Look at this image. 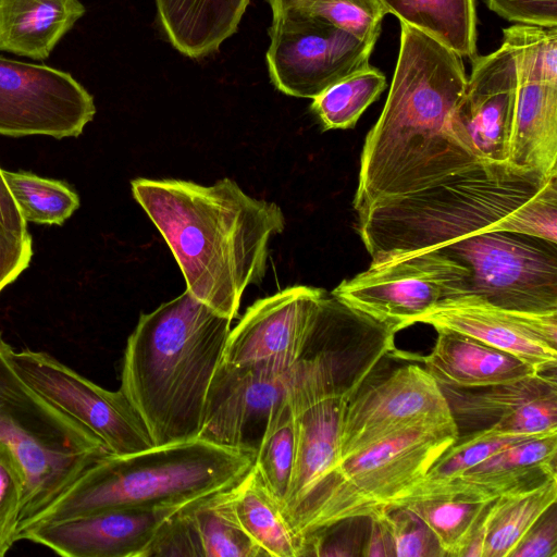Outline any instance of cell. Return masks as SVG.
Here are the masks:
<instances>
[{
  "label": "cell",
  "instance_id": "30",
  "mask_svg": "<svg viewBox=\"0 0 557 557\" xmlns=\"http://www.w3.org/2000/svg\"><path fill=\"white\" fill-rule=\"evenodd\" d=\"M385 87V75L379 69L369 65L313 98L311 111L324 131L352 128Z\"/></svg>",
  "mask_w": 557,
  "mask_h": 557
},
{
  "label": "cell",
  "instance_id": "31",
  "mask_svg": "<svg viewBox=\"0 0 557 557\" xmlns=\"http://www.w3.org/2000/svg\"><path fill=\"white\" fill-rule=\"evenodd\" d=\"M296 435V419L286 395L273 410L255 458L263 482L282 506L293 476Z\"/></svg>",
  "mask_w": 557,
  "mask_h": 557
},
{
  "label": "cell",
  "instance_id": "34",
  "mask_svg": "<svg viewBox=\"0 0 557 557\" xmlns=\"http://www.w3.org/2000/svg\"><path fill=\"white\" fill-rule=\"evenodd\" d=\"M296 7L373 46L386 15L379 0H302Z\"/></svg>",
  "mask_w": 557,
  "mask_h": 557
},
{
  "label": "cell",
  "instance_id": "40",
  "mask_svg": "<svg viewBox=\"0 0 557 557\" xmlns=\"http://www.w3.org/2000/svg\"><path fill=\"white\" fill-rule=\"evenodd\" d=\"M504 20L522 25L557 26V0H484Z\"/></svg>",
  "mask_w": 557,
  "mask_h": 557
},
{
  "label": "cell",
  "instance_id": "3",
  "mask_svg": "<svg viewBox=\"0 0 557 557\" xmlns=\"http://www.w3.org/2000/svg\"><path fill=\"white\" fill-rule=\"evenodd\" d=\"M232 321L187 289L140 314L125 346L120 389L153 445L198 437Z\"/></svg>",
  "mask_w": 557,
  "mask_h": 557
},
{
  "label": "cell",
  "instance_id": "28",
  "mask_svg": "<svg viewBox=\"0 0 557 557\" xmlns=\"http://www.w3.org/2000/svg\"><path fill=\"white\" fill-rule=\"evenodd\" d=\"M234 487L205 496L185 506L199 539L202 557L267 556L245 531L236 515Z\"/></svg>",
  "mask_w": 557,
  "mask_h": 557
},
{
  "label": "cell",
  "instance_id": "37",
  "mask_svg": "<svg viewBox=\"0 0 557 557\" xmlns=\"http://www.w3.org/2000/svg\"><path fill=\"white\" fill-rule=\"evenodd\" d=\"M24 484L11 455L0 447V557L17 541Z\"/></svg>",
  "mask_w": 557,
  "mask_h": 557
},
{
  "label": "cell",
  "instance_id": "6",
  "mask_svg": "<svg viewBox=\"0 0 557 557\" xmlns=\"http://www.w3.org/2000/svg\"><path fill=\"white\" fill-rule=\"evenodd\" d=\"M255 458L251 451L200 437L127 455L108 454L20 530L109 509L185 506L234 487Z\"/></svg>",
  "mask_w": 557,
  "mask_h": 557
},
{
  "label": "cell",
  "instance_id": "39",
  "mask_svg": "<svg viewBox=\"0 0 557 557\" xmlns=\"http://www.w3.org/2000/svg\"><path fill=\"white\" fill-rule=\"evenodd\" d=\"M186 506V505H185ZM185 506L171 515L158 529L141 557L201 556L202 549Z\"/></svg>",
  "mask_w": 557,
  "mask_h": 557
},
{
  "label": "cell",
  "instance_id": "33",
  "mask_svg": "<svg viewBox=\"0 0 557 557\" xmlns=\"http://www.w3.org/2000/svg\"><path fill=\"white\" fill-rule=\"evenodd\" d=\"M491 502L440 498L420 500L405 507L430 528L445 557H460Z\"/></svg>",
  "mask_w": 557,
  "mask_h": 557
},
{
  "label": "cell",
  "instance_id": "16",
  "mask_svg": "<svg viewBox=\"0 0 557 557\" xmlns=\"http://www.w3.org/2000/svg\"><path fill=\"white\" fill-rule=\"evenodd\" d=\"M471 61V73L454 114L455 135L478 160L508 162L518 94L515 55L502 44Z\"/></svg>",
  "mask_w": 557,
  "mask_h": 557
},
{
  "label": "cell",
  "instance_id": "8",
  "mask_svg": "<svg viewBox=\"0 0 557 557\" xmlns=\"http://www.w3.org/2000/svg\"><path fill=\"white\" fill-rule=\"evenodd\" d=\"M459 434L456 422L416 426L342 460L290 517L293 529L302 542L336 523L395 508Z\"/></svg>",
  "mask_w": 557,
  "mask_h": 557
},
{
  "label": "cell",
  "instance_id": "21",
  "mask_svg": "<svg viewBox=\"0 0 557 557\" xmlns=\"http://www.w3.org/2000/svg\"><path fill=\"white\" fill-rule=\"evenodd\" d=\"M517 71L518 94L508 163L546 177L557 176V81L518 64Z\"/></svg>",
  "mask_w": 557,
  "mask_h": 557
},
{
  "label": "cell",
  "instance_id": "18",
  "mask_svg": "<svg viewBox=\"0 0 557 557\" xmlns=\"http://www.w3.org/2000/svg\"><path fill=\"white\" fill-rule=\"evenodd\" d=\"M178 507L119 508L22 528L17 541L64 557H141L159 527Z\"/></svg>",
  "mask_w": 557,
  "mask_h": 557
},
{
  "label": "cell",
  "instance_id": "42",
  "mask_svg": "<svg viewBox=\"0 0 557 557\" xmlns=\"http://www.w3.org/2000/svg\"><path fill=\"white\" fill-rule=\"evenodd\" d=\"M32 238H21L0 225V292L28 267Z\"/></svg>",
  "mask_w": 557,
  "mask_h": 557
},
{
  "label": "cell",
  "instance_id": "4",
  "mask_svg": "<svg viewBox=\"0 0 557 557\" xmlns=\"http://www.w3.org/2000/svg\"><path fill=\"white\" fill-rule=\"evenodd\" d=\"M552 177L508 162H479L428 188L379 200L357 213L370 265L496 231Z\"/></svg>",
  "mask_w": 557,
  "mask_h": 557
},
{
  "label": "cell",
  "instance_id": "25",
  "mask_svg": "<svg viewBox=\"0 0 557 557\" xmlns=\"http://www.w3.org/2000/svg\"><path fill=\"white\" fill-rule=\"evenodd\" d=\"M386 14L436 39L461 58L476 53L474 0H379Z\"/></svg>",
  "mask_w": 557,
  "mask_h": 557
},
{
  "label": "cell",
  "instance_id": "35",
  "mask_svg": "<svg viewBox=\"0 0 557 557\" xmlns=\"http://www.w3.org/2000/svg\"><path fill=\"white\" fill-rule=\"evenodd\" d=\"M384 524L395 557H445L430 528L407 507L375 516Z\"/></svg>",
  "mask_w": 557,
  "mask_h": 557
},
{
  "label": "cell",
  "instance_id": "14",
  "mask_svg": "<svg viewBox=\"0 0 557 557\" xmlns=\"http://www.w3.org/2000/svg\"><path fill=\"white\" fill-rule=\"evenodd\" d=\"M293 377L294 367L281 371L221 361L208 389L198 437L256 455L270 417L286 397Z\"/></svg>",
  "mask_w": 557,
  "mask_h": 557
},
{
  "label": "cell",
  "instance_id": "17",
  "mask_svg": "<svg viewBox=\"0 0 557 557\" xmlns=\"http://www.w3.org/2000/svg\"><path fill=\"white\" fill-rule=\"evenodd\" d=\"M418 322L473 337L518 357L537 372L556 371L557 311L509 310L462 295L442 300Z\"/></svg>",
  "mask_w": 557,
  "mask_h": 557
},
{
  "label": "cell",
  "instance_id": "20",
  "mask_svg": "<svg viewBox=\"0 0 557 557\" xmlns=\"http://www.w3.org/2000/svg\"><path fill=\"white\" fill-rule=\"evenodd\" d=\"M435 330V345L423 362L441 387L480 388L541 373L518 357L473 337L447 329Z\"/></svg>",
  "mask_w": 557,
  "mask_h": 557
},
{
  "label": "cell",
  "instance_id": "43",
  "mask_svg": "<svg viewBox=\"0 0 557 557\" xmlns=\"http://www.w3.org/2000/svg\"><path fill=\"white\" fill-rule=\"evenodd\" d=\"M0 225L8 232L27 239L32 238L27 231V222L23 219L0 168Z\"/></svg>",
  "mask_w": 557,
  "mask_h": 557
},
{
  "label": "cell",
  "instance_id": "32",
  "mask_svg": "<svg viewBox=\"0 0 557 557\" xmlns=\"http://www.w3.org/2000/svg\"><path fill=\"white\" fill-rule=\"evenodd\" d=\"M8 188L25 222L61 225L79 207V197L61 181L2 170Z\"/></svg>",
  "mask_w": 557,
  "mask_h": 557
},
{
  "label": "cell",
  "instance_id": "44",
  "mask_svg": "<svg viewBox=\"0 0 557 557\" xmlns=\"http://www.w3.org/2000/svg\"><path fill=\"white\" fill-rule=\"evenodd\" d=\"M370 533L362 548L363 556H394L389 535L377 517L369 518Z\"/></svg>",
  "mask_w": 557,
  "mask_h": 557
},
{
  "label": "cell",
  "instance_id": "23",
  "mask_svg": "<svg viewBox=\"0 0 557 557\" xmlns=\"http://www.w3.org/2000/svg\"><path fill=\"white\" fill-rule=\"evenodd\" d=\"M85 11L79 0H0V51L45 60Z\"/></svg>",
  "mask_w": 557,
  "mask_h": 557
},
{
  "label": "cell",
  "instance_id": "9",
  "mask_svg": "<svg viewBox=\"0 0 557 557\" xmlns=\"http://www.w3.org/2000/svg\"><path fill=\"white\" fill-rule=\"evenodd\" d=\"M468 293L467 268L434 249L370 265L331 294L397 333L442 300Z\"/></svg>",
  "mask_w": 557,
  "mask_h": 557
},
{
  "label": "cell",
  "instance_id": "36",
  "mask_svg": "<svg viewBox=\"0 0 557 557\" xmlns=\"http://www.w3.org/2000/svg\"><path fill=\"white\" fill-rule=\"evenodd\" d=\"M496 231L533 236L557 244V176L502 222Z\"/></svg>",
  "mask_w": 557,
  "mask_h": 557
},
{
  "label": "cell",
  "instance_id": "2",
  "mask_svg": "<svg viewBox=\"0 0 557 557\" xmlns=\"http://www.w3.org/2000/svg\"><path fill=\"white\" fill-rule=\"evenodd\" d=\"M134 199L171 249L186 289L218 313L237 317L246 288L267 271L270 239L281 234V208L246 194L234 181L210 186L138 177Z\"/></svg>",
  "mask_w": 557,
  "mask_h": 557
},
{
  "label": "cell",
  "instance_id": "27",
  "mask_svg": "<svg viewBox=\"0 0 557 557\" xmlns=\"http://www.w3.org/2000/svg\"><path fill=\"white\" fill-rule=\"evenodd\" d=\"M455 421L471 424L494 422L524 405L557 393L555 372L536 373L517 381L470 389L442 387ZM484 426V428H485Z\"/></svg>",
  "mask_w": 557,
  "mask_h": 557
},
{
  "label": "cell",
  "instance_id": "12",
  "mask_svg": "<svg viewBox=\"0 0 557 557\" xmlns=\"http://www.w3.org/2000/svg\"><path fill=\"white\" fill-rule=\"evenodd\" d=\"M453 422L442 387L425 368L399 367L386 376L371 379L350 400L336 465L409 429Z\"/></svg>",
  "mask_w": 557,
  "mask_h": 557
},
{
  "label": "cell",
  "instance_id": "38",
  "mask_svg": "<svg viewBox=\"0 0 557 557\" xmlns=\"http://www.w3.org/2000/svg\"><path fill=\"white\" fill-rule=\"evenodd\" d=\"M490 428L508 436H540L557 432V393L524 405Z\"/></svg>",
  "mask_w": 557,
  "mask_h": 557
},
{
  "label": "cell",
  "instance_id": "24",
  "mask_svg": "<svg viewBox=\"0 0 557 557\" xmlns=\"http://www.w3.org/2000/svg\"><path fill=\"white\" fill-rule=\"evenodd\" d=\"M236 515L268 557H301L302 542L255 463L233 488Z\"/></svg>",
  "mask_w": 557,
  "mask_h": 557
},
{
  "label": "cell",
  "instance_id": "1",
  "mask_svg": "<svg viewBox=\"0 0 557 557\" xmlns=\"http://www.w3.org/2000/svg\"><path fill=\"white\" fill-rule=\"evenodd\" d=\"M466 83L461 57L400 23L386 102L362 147L352 201L357 213L379 200L419 191L484 162L463 147L453 128Z\"/></svg>",
  "mask_w": 557,
  "mask_h": 557
},
{
  "label": "cell",
  "instance_id": "19",
  "mask_svg": "<svg viewBox=\"0 0 557 557\" xmlns=\"http://www.w3.org/2000/svg\"><path fill=\"white\" fill-rule=\"evenodd\" d=\"M557 432L513 443L463 472L432 499L490 502L521 487L557 476Z\"/></svg>",
  "mask_w": 557,
  "mask_h": 557
},
{
  "label": "cell",
  "instance_id": "29",
  "mask_svg": "<svg viewBox=\"0 0 557 557\" xmlns=\"http://www.w3.org/2000/svg\"><path fill=\"white\" fill-rule=\"evenodd\" d=\"M534 436H508L490 426L478 429L458 438L433 462L417 483L396 505L405 507L416 502L432 499L438 491L485 458L519 441Z\"/></svg>",
  "mask_w": 557,
  "mask_h": 557
},
{
  "label": "cell",
  "instance_id": "5",
  "mask_svg": "<svg viewBox=\"0 0 557 557\" xmlns=\"http://www.w3.org/2000/svg\"><path fill=\"white\" fill-rule=\"evenodd\" d=\"M394 347L389 333L355 318L325 321L313 332L294 366L287 393L297 432L293 476L283 505L288 521L335 467L348 405Z\"/></svg>",
  "mask_w": 557,
  "mask_h": 557
},
{
  "label": "cell",
  "instance_id": "10",
  "mask_svg": "<svg viewBox=\"0 0 557 557\" xmlns=\"http://www.w3.org/2000/svg\"><path fill=\"white\" fill-rule=\"evenodd\" d=\"M269 35L265 57L271 82L297 98L313 99L368 67L374 48L299 7L272 16Z\"/></svg>",
  "mask_w": 557,
  "mask_h": 557
},
{
  "label": "cell",
  "instance_id": "22",
  "mask_svg": "<svg viewBox=\"0 0 557 557\" xmlns=\"http://www.w3.org/2000/svg\"><path fill=\"white\" fill-rule=\"evenodd\" d=\"M170 44L183 55L200 59L216 52L239 26L250 0H154Z\"/></svg>",
  "mask_w": 557,
  "mask_h": 557
},
{
  "label": "cell",
  "instance_id": "41",
  "mask_svg": "<svg viewBox=\"0 0 557 557\" xmlns=\"http://www.w3.org/2000/svg\"><path fill=\"white\" fill-rule=\"evenodd\" d=\"M509 557H557L556 504L530 528Z\"/></svg>",
  "mask_w": 557,
  "mask_h": 557
},
{
  "label": "cell",
  "instance_id": "15",
  "mask_svg": "<svg viewBox=\"0 0 557 557\" xmlns=\"http://www.w3.org/2000/svg\"><path fill=\"white\" fill-rule=\"evenodd\" d=\"M325 293L295 285L258 299L231 329L222 361L292 369L305 351Z\"/></svg>",
  "mask_w": 557,
  "mask_h": 557
},
{
  "label": "cell",
  "instance_id": "26",
  "mask_svg": "<svg viewBox=\"0 0 557 557\" xmlns=\"http://www.w3.org/2000/svg\"><path fill=\"white\" fill-rule=\"evenodd\" d=\"M557 502V476L505 493L484 515L483 557H509L522 536Z\"/></svg>",
  "mask_w": 557,
  "mask_h": 557
},
{
  "label": "cell",
  "instance_id": "11",
  "mask_svg": "<svg viewBox=\"0 0 557 557\" xmlns=\"http://www.w3.org/2000/svg\"><path fill=\"white\" fill-rule=\"evenodd\" d=\"M10 359L34 391L88 429L109 454L127 455L153 446L144 421L121 389L97 385L46 351L12 348Z\"/></svg>",
  "mask_w": 557,
  "mask_h": 557
},
{
  "label": "cell",
  "instance_id": "13",
  "mask_svg": "<svg viewBox=\"0 0 557 557\" xmlns=\"http://www.w3.org/2000/svg\"><path fill=\"white\" fill-rule=\"evenodd\" d=\"M92 96L69 73L0 57V134L77 137L94 119Z\"/></svg>",
  "mask_w": 557,
  "mask_h": 557
},
{
  "label": "cell",
  "instance_id": "7",
  "mask_svg": "<svg viewBox=\"0 0 557 557\" xmlns=\"http://www.w3.org/2000/svg\"><path fill=\"white\" fill-rule=\"evenodd\" d=\"M11 349L0 331V447L11 455L23 480L21 528L109 451L17 374Z\"/></svg>",
  "mask_w": 557,
  "mask_h": 557
}]
</instances>
